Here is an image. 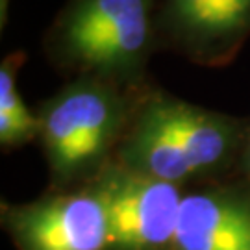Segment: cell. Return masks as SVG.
Wrapping results in <instances>:
<instances>
[{
  "label": "cell",
  "instance_id": "10",
  "mask_svg": "<svg viewBox=\"0 0 250 250\" xmlns=\"http://www.w3.org/2000/svg\"><path fill=\"white\" fill-rule=\"evenodd\" d=\"M247 167H249V172H250V137H249V150H247Z\"/></svg>",
  "mask_w": 250,
  "mask_h": 250
},
{
  "label": "cell",
  "instance_id": "8",
  "mask_svg": "<svg viewBox=\"0 0 250 250\" xmlns=\"http://www.w3.org/2000/svg\"><path fill=\"white\" fill-rule=\"evenodd\" d=\"M125 169L178 186L198 174L186 150L148 109H145L123 146Z\"/></svg>",
  "mask_w": 250,
  "mask_h": 250
},
{
  "label": "cell",
  "instance_id": "9",
  "mask_svg": "<svg viewBox=\"0 0 250 250\" xmlns=\"http://www.w3.org/2000/svg\"><path fill=\"white\" fill-rule=\"evenodd\" d=\"M17 65L9 58L0 69V143L15 146L39 134V117H36L17 91Z\"/></svg>",
  "mask_w": 250,
  "mask_h": 250
},
{
  "label": "cell",
  "instance_id": "4",
  "mask_svg": "<svg viewBox=\"0 0 250 250\" xmlns=\"http://www.w3.org/2000/svg\"><path fill=\"white\" fill-rule=\"evenodd\" d=\"M19 250H106L107 215L97 188L6 208Z\"/></svg>",
  "mask_w": 250,
  "mask_h": 250
},
{
  "label": "cell",
  "instance_id": "5",
  "mask_svg": "<svg viewBox=\"0 0 250 250\" xmlns=\"http://www.w3.org/2000/svg\"><path fill=\"white\" fill-rule=\"evenodd\" d=\"M172 250H250V198L233 191L184 197Z\"/></svg>",
  "mask_w": 250,
  "mask_h": 250
},
{
  "label": "cell",
  "instance_id": "7",
  "mask_svg": "<svg viewBox=\"0 0 250 250\" xmlns=\"http://www.w3.org/2000/svg\"><path fill=\"white\" fill-rule=\"evenodd\" d=\"M165 15L186 45L217 58L250 30V0H167Z\"/></svg>",
  "mask_w": 250,
  "mask_h": 250
},
{
  "label": "cell",
  "instance_id": "3",
  "mask_svg": "<svg viewBox=\"0 0 250 250\" xmlns=\"http://www.w3.org/2000/svg\"><path fill=\"white\" fill-rule=\"evenodd\" d=\"M95 188L106 206V250H172L184 200L178 186L123 167Z\"/></svg>",
  "mask_w": 250,
  "mask_h": 250
},
{
  "label": "cell",
  "instance_id": "2",
  "mask_svg": "<svg viewBox=\"0 0 250 250\" xmlns=\"http://www.w3.org/2000/svg\"><path fill=\"white\" fill-rule=\"evenodd\" d=\"M121 117V99L97 80H80L60 91L39 117L54 174L69 180L91 169L115 139Z\"/></svg>",
  "mask_w": 250,
  "mask_h": 250
},
{
  "label": "cell",
  "instance_id": "6",
  "mask_svg": "<svg viewBox=\"0 0 250 250\" xmlns=\"http://www.w3.org/2000/svg\"><path fill=\"white\" fill-rule=\"evenodd\" d=\"M145 109L169 130L197 172L221 167L237 146V126L228 117L170 97H156Z\"/></svg>",
  "mask_w": 250,
  "mask_h": 250
},
{
  "label": "cell",
  "instance_id": "1",
  "mask_svg": "<svg viewBox=\"0 0 250 250\" xmlns=\"http://www.w3.org/2000/svg\"><path fill=\"white\" fill-rule=\"evenodd\" d=\"M63 54L85 69L126 76L150 45L148 0H74L58 28Z\"/></svg>",
  "mask_w": 250,
  "mask_h": 250
}]
</instances>
